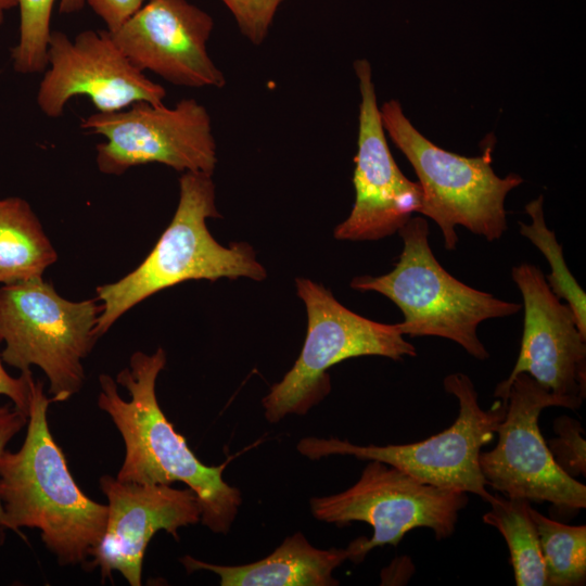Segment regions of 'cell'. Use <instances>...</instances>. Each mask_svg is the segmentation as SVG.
Returning <instances> with one entry per match:
<instances>
[{"label":"cell","instance_id":"cell-26","mask_svg":"<svg viewBox=\"0 0 586 586\" xmlns=\"http://www.w3.org/2000/svg\"><path fill=\"white\" fill-rule=\"evenodd\" d=\"M28 416L17 409L13 404L0 405V458L8 443L27 424ZM7 527L3 520V510L0 501V547L7 537Z\"/></svg>","mask_w":586,"mask_h":586},{"label":"cell","instance_id":"cell-1","mask_svg":"<svg viewBox=\"0 0 586 586\" xmlns=\"http://www.w3.org/2000/svg\"><path fill=\"white\" fill-rule=\"evenodd\" d=\"M165 365L166 353L158 347L153 354L133 353L116 380L99 375L98 406L110 416L125 446L116 477L150 485L184 483L200 502L202 524L227 534L242 504L241 492L225 482L226 463L201 462L163 412L155 385Z\"/></svg>","mask_w":586,"mask_h":586},{"label":"cell","instance_id":"cell-12","mask_svg":"<svg viewBox=\"0 0 586 586\" xmlns=\"http://www.w3.org/2000/svg\"><path fill=\"white\" fill-rule=\"evenodd\" d=\"M48 65L37 104L48 117L58 118L76 95L90 99L98 112L125 110L137 102L162 104L163 86L152 81L122 52L105 30H84L74 40L51 31Z\"/></svg>","mask_w":586,"mask_h":586},{"label":"cell","instance_id":"cell-25","mask_svg":"<svg viewBox=\"0 0 586 586\" xmlns=\"http://www.w3.org/2000/svg\"><path fill=\"white\" fill-rule=\"evenodd\" d=\"M146 0H85L93 12L102 18L107 31L118 29L139 11Z\"/></svg>","mask_w":586,"mask_h":586},{"label":"cell","instance_id":"cell-14","mask_svg":"<svg viewBox=\"0 0 586 586\" xmlns=\"http://www.w3.org/2000/svg\"><path fill=\"white\" fill-rule=\"evenodd\" d=\"M511 275L523 298V335L515 365L494 396L507 405L512 380L524 372L578 409L586 395V337L538 267L522 263Z\"/></svg>","mask_w":586,"mask_h":586},{"label":"cell","instance_id":"cell-22","mask_svg":"<svg viewBox=\"0 0 586 586\" xmlns=\"http://www.w3.org/2000/svg\"><path fill=\"white\" fill-rule=\"evenodd\" d=\"M20 8V37L11 49L13 68L18 74L41 73L48 65L50 20L54 0H17ZM85 0H61L60 13H75Z\"/></svg>","mask_w":586,"mask_h":586},{"label":"cell","instance_id":"cell-27","mask_svg":"<svg viewBox=\"0 0 586 586\" xmlns=\"http://www.w3.org/2000/svg\"><path fill=\"white\" fill-rule=\"evenodd\" d=\"M31 375V371L22 372L18 378L10 375L3 367L0 355V395L7 396L17 409L27 416Z\"/></svg>","mask_w":586,"mask_h":586},{"label":"cell","instance_id":"cell-5","mask_svg":"<svg viewBox=\"0 0 586 586\" xmlns=\"http://www.w3.org/2000/svg\"><path fill=\"white\" fill-rule=\"evenodd\" d=\"M384 130L404 153L419 178L422 202L419 213L440 227L444 246L456 249V226H462L487 241L507 230L505 200L521 184L517 174L498 177L492 168V145L476 157L446 151L420 133L405 116L396 100L380 109Z\"/></svg>","mask_w":586,"mask_h":586},{"label":"cell","instance_id":"cell-7","mask_svg":"<svg viewBox=\"0 0 586 586\" xmlns=\"http://www.w3.org/2000/svg\"><path fill=\"white\" fill-rule=\"evenodd\" d=\"M297 295L307 311V333L301 354L281 381L263 398L265 418L279 422L288 415H306L331 390L328 370L348 358L415 357V346L396 324L372 321L349 310L322 284L296 278Z\"/></svg>","mask_w":586,"mask_h":586},{"label":"cell","instance_id":"cell-9","mask_svg":"<svg viewBox=\"0 0 586 586\" xmlns=\"http://www.w3.org/2000/svg\"><path fill=\"white\" fill-rule=\"evenodd\" d=\"M469 502L468 493L422 483L406 472L378 460H369L359 480L342 493L310 499L313 515L323 522L368 523L370 538L359 537L349 546L353 561L360 562L375 547H396L405 534L432 530L436 539L450 537L458 514Z\"/></svg>","mask_w":586,"mask_h":586},{"label":"cell","instance_id":"cell-20","mask_svg":"<svg viewBox=\"0 0 586 586\" xmlns=\"http://www.w3.org/2000/svg\"><path fill=\"white\" fill-rule=\"evenodd\" d=\"M547 586H581L586 581V526L568 525L531 508Z\"/></svg>","mask_w":586,"mask_h":586},{"label":"cell","instance_id":"cell-16","mask_svg":"<svg viewBox=\"0 0 586 586\" xmlns=\"http://www.w3.org/2000/svg\"><path fill=\"white\" fill-rule=\"evenodd\" d=\"M213 27L212 16L187 0H149L109 33L142 72L178 86L221 88L225 75L207 52Z\"/></svg>","mask_w":586,"mask_h":586},{"label":"cell","instance_id":"cell-11","mask_svg":"<svg viewBox=\"0 0 586 586\" xmlns=\"http://www.w3.org/2000/svg\"><path fill=\"white\" fill-rule=\"evenodd\" d=\"M80 127L105 138L95 148L103 174L122 175L158 163L177 171L213 175L217 164L211 116L195 99H182L174 107L137 102L127 110L91 114Z\"/></svg>","mask_w":586,"mask_h":586},{"label":"cell","instance_id":"cell-13","mask_svg":"<svg viewBox=\"0 0 586 586\" xmlns=\"http://www.w3.org/2000/svg\"><path fill=\"white\" fill-rule=\"evenodd\" d=\"M354 69L361 97L355 202L349 216L335 227L334 238L377 241L398 232L413 213H419L422 190L419 182L406 178L388 149L370 63L359 59Z\"/></svg>","mask_w":586,"mask_h":586},{"label":"cell","instance_id":"cell-23","mask_svg":"<svg viewBox=\"0 0 586 586\" xmlns=\"http://www.w3.org/2000/svg\"><path fill=\"white\" fill-rule=\"evenodd\" d=\"M556 437L549 440L548 448L558 466L570 476L586 474V441L582 424L560 416L553 422Z\"/></svg>","mask_w":586,"mask_h":586},{"label":"cell","instance_id":"cell-2","mask_svg":"<svg viewBox=\"0 0 586 586\" xmlns=\"http://www.w3.org/2000/svg\"><path fill=\"white\" fill-rule=\"evenodd\" d=\"M25 440L0 458V501L7 530H39L46 548L62 566L87 562L105 530L107 505L89 498L69 472L54 441L43 382L30 378Z\"/></svg>","mask_w":586,"mask_h":586},{"label":"cell","instance_id":"cell-28","mask_svg":"<svg viewBox=\"0 0 586 586\" xmlns=\"http://www.w3.org/2000/svg\"><path fill=\"white\" fill-rule=\"evenodd\" d=\"M17 0H0V24H2L4 20L5 12L17 7Z\"/></svg>","mask_w":586,"mask_h":586},{"label":"cell","instance_id":"cell-17","mask_svg":"<svg viewBox=\"0 0 586 586\" xmlns=\"http://www.w3.org/2000/svg\"><path fill=\"white\" fill-rule=\"evenodd\" d=\"M353 560V549L314 547L296 532L286 537L267 557L241 565L207 563L191 556L180 562L188 573L209 571L220 578L221 586H335L339 581L332 576L334 569L345 560Z\"/></svg>","mask_w":586,"mask_h":586},{"label":"cell","instance_id":"cell-4","mask_svg":"<svg viewBox=\"0 0 586 586\" xmlns=\"http://www.w3.org/2000/svg\"><path fill=\"white\" fill-rule=\"evenodd\" d=\"M398 232L404 247L394 269L379 277H355L351 286L378 292L396 304L404 315L396 323L403 335L445 337L476 359L488 358L477 336L479 324L514 315L522 305L473 289L448 273L432 253L423 217H411Z\"/></svg>","mask_w":586,"mask_h":586},{"label":"cell","instance_id":"cell-24","mask_svg":"<svg viewBox=\"0 0 586 586\" xmlns=\"http://www.w3.org/2000/svg\"><path fill=\"white\" fill-rule=\"evenodd\" d=\"M235 20L240 33L253 44L266 39L283 0H220Z\"/></svg>","mask_w":586,"mask_h":586},{"label":"cell","instance_id":"cell-10","mask_svg":"<svg viewBox=\"0 0 586 586\" xmlns=\"http://www.w3.org/2000/svg\"><path fill=\"white\" fill-rule=\"evenodd\" d=\"M551 406L577 409L527 373H519L510 384L506 415L496 430L497 445L481 451L480 467L486 484L509 498L575 511L586 507V486L558 466L538 424L540 412Z\"/></svg>","mask_w":586,"mask_h":586},{"label":"cell","instance_id":"cell-21","mask_svg":"<svg viewBox=\"0 0 586 586\" xmlns=\"http://www.w3.org/2000/svg\"><path fill=\"white\" fill-rule=\"evenodd\" d=\"M543 200V195H539L526 204L525 211L532 222H519L520 233L537 246L549 262L551 272L545 277L547 283L551 291L570 306L582 335L586 337V294L569 271L562 246L557 242L555 233L545 224Z\"/></svg>","mask_w":586,"mask_h":586},{"label":"cell","instance_id":"cell-15","mask_svg":"<svg viewBox=\"0 0 586 586\" xmlns=\"http://www.w3.org/2000/svg\"><path fill=\"white\" fill-rule=\"evenodd\" d=\"M99 485L107 499V520L99 544L90 550L86 571L100 570L102 581L118 572L130 586L142 584L146 547L165 531L179 539V528L201 521L202 509L194 492L166 484L123 482L104 474Z\"/></svg>","mask_w":586,"mask_h":586},{"label":"cell","instance_id":"cell-18","mask_svg":"<svg viewBox=\"0 0 586 586\" xmlns=\"http://www.w3.org/2000/svg\"><path fill=\"white\" fill-rule=\"evenodd\" d=\"M58 254L27 201L0 199V283L42 278Z\"/></svg>","mask_w":586,"mask_h":586},{"label":"cell","instance_id":"cell-19","mask_svg":"<svg viewBox=\"0 0 586 586\" xmlns=\"http://www.w3.org/2000/svg\"><path fill=\"white\" fill-rule=\"evenodd\" d=\"M483 522L504 536L518 586H545L546 571L538 533L531 514V501L492 495Z\"/></svg>","mask_w":586,"mask_h":586},{"label":"cell","instance_id":"cell-6","mask_svg":"<svg viewBox=\"0 0 586 586\" xmlns=\"http://www.w3.org/2000/svg\"><path fill=\"white\" fill-rule=\"evenodd\" d=\"M97 302L66 300L42 278L2 285V361L22 372L39 367L49 381L52 403L68 400L84 385L82 360L99 339Z\"/></svg>","mask_w":586,"mask_h":586},{"label":"cell","instance_id":"cell-3","mask_svg":"<svg viewBox=\"0 0 586 586\" xmlns=\"http://www.w3.org/2000/svg\"><path fill=\"white\" fill-rule=\"evenodd\" d=\"M212 176L183 173L174 217L149 255L118 281L97 288V300L102 302L98 337L140 302L183 281L267 277L250 244L232 242L225 247L208 231L206 219L220 217Z\"/></svg>","mask_w":586,"mask_h":586},{"label":"cell","instance_id":"cell-8","mask_svg":"<svg viewBox=\"0 0 586 586\" xmlns=\"http://www.w3.org/2000/svg\"><path fill=\"white\" fill-rule=\"evenodd\" d=\"M443 385L457 398L459 412L449 428L429 438L408 444L360 446L335 437L309 436L302 438L296 448L310 460L341 455L382 461L422 483L472 493L487 501L492 494L486 489L479 457L482 447L493 441L507 405L497 399L484 410L473 382L462 372L448 374Z\"/></svg>","mask_w":586,"mask_h":586}]
</instances>
